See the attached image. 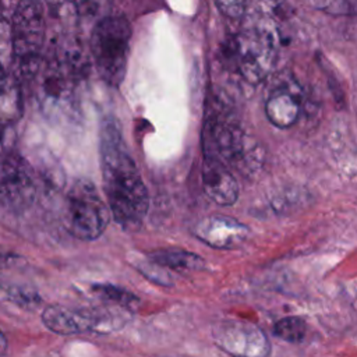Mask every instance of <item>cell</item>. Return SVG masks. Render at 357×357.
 <instances>
[{
	"label": "cell",
	"mask_w": 357,
	"mask_h": 357,
	"mask_svg": "<svg viewBox=\"0 0 357 357\" xmlns=\"http://www.w3.org/2000/svg\"><path fill=\"white\" fill-rule=\"evenodd\" d=\"M273 332L278 337L289 343H301L307 333V324L301 317L290 315L275 324Z\"/></svg>",
	"instance_id": "15"
},
{
	"label": "cell",
	"mask_w": 357,
	"mask_h": 357,
	"mask_svg": "<svg viewBox=\"0 0 357 357\" xmlns=\"http://www.w3.org/2000/svg\"><path fill=\"white\" fill-rule=\"evenodd\" d=\"M100 166L107 205L114 220L126 231L138 230L148 212V191L120 130L110 121L105 123L100 131Z\"/></svg>",
	"instance_id": "1"
},
{
	"label": "cell",
	"mask_w": 357,
	"mask_h": 357,
	"mask_svg": "<svg viewBox=\"0 0 357 357\" xmlns=\"http://www.w3.org/2000/svg\"><path fill=\"white\" fill-rule=\"evenodd\" d=\"M8 75H7V73H6V70H4V66H3V63L0 61V91L4 88V85L7 84V81H8Z\"/></svg>",
	"instance_id": "22"
},
{
	"label": "cell",
	"mask_w": 357,
	"mask_h": 357,
	"mask_svg": "<svg viewBox=\"0 0 357 357\" xmlns=\"http://www.w3.org/2000/svg\"><path fill=\"white\" fill-rule=\"evenodd\" d=\"M93 291L98 293L100 297L110 300L126 310L134 308L139 301L132 293L113 284H95Z\"/></svg>",
	"instance_id": "16"
},
{
	"label": "cell",
	"mask_w": 357,
	"mask_h": 357,
	"mask_svg": "<svg viewBox=\"0 0 357 357\" xmlns=\"http://www.w3.org/2000/svg\"><path fill=\"white\" fill-rule=\"evenodd\" d=\"M218 8L229 18H240L247 6V0H215Z\"/></svg>",
	"instance_id": "21"
},
{
	"label": "cell",
	"mask_w": 357,
	"mask_h": 357,
	"mask_svg": "<svg viewBox=\"0 0 357 357\" xmlns=\"http://www.w3.org/2000/svg\"><path fill=\"white\" fill-rule=\"evenodd\" d=\"M216 343L230 354L244 357H264L271 353V344L261 328L254 324L231 321L215 331Z\"/></svg>",
	"instance_id": "7"
},
{
	"label": "cell",
	"mask_w": 357,
	"mask_h": 357,
	"mask_svg": "<svg viewBox=\"0 0 357 357\" xmlns=\"http://www.w3.org/2000/svg\"><path fill=\"white\" fill-rule=\"evenodd\" d=\"M149 258L169 269L178 272L198 271L205 266V261L199 255L184 250H159L152 252Z\"/></svg>",
	"instance_id": "13"
},
{
	"label": "cell",
	"mask_w": 357,
	"mask_h": 357,
	"mask_svg": "<svg viewBox=\"0 0 357 357\" xmlns=\"http://www.w3.org/2000/svg\"><path fill=\"white\" fill-rule=\"evenodd\" d=\"M202 187L218 205H233L238 198V184L222 159L208 153L202 166Z\"/></svg>",
	"instance_id": "10"
},
{
	"label": "cell",
	"mask_w": 357,
	"mask_h": 357,
	"mask_svg": "<svg viewBox=\"0 0 357 357\" xmlns=\"http://www.w3.org/2000/svg\"><path fill=\"white\" fill-rule=\"evenodd\" d=\"M42 321L46 328L59 335H74L93 331V314L86 310L49 305L42 312Z\"/></svg>",
	"instance_id": "11"
},
{
	"label": "cell",
	"mask_w": 357,
	"mask_h": 357,
	"mask_svg": "<svg viewBox=\"0 0 357 357\" xmlns=\"http://www.w3.org/2000/svg\"><path fill=\"white\" fill-rule=\"evenodd\" d=\"M208 135L219 159L233 165L244 160L247 139L231 117L225 114L212 117L208 121Z\"/></svg>",
	"instance_id": "9"
},
{
	"label": "cell",
	"mask_w": 357,
	"mask_h": 357,
	"mask_svg": "<svg viewBox=\"0 0 357 357\" xmlns=\"http://www.w3.org/2000/svg\"><path fill=\"white\" fill-rule=\"evenodd\" d=\"M43 38L45 1L20 0L11 21V54L24 77L38 71Z\"/></svg>",
	"instance_id": "4"
},
{
	"label": "cell",
	"mask_w": 357,
	"mask_h": 357,
	"mask_svg": "<svg viewBox=\"0 0 357 357\" xmlns=\"http://www.w3.org/2000/svg\"><path fill=\"white\" fill-rule=\"evenodd\" d=\"M17 142L15 123L0 117V163L13 155Z\"/></svg>",
	"instance_id": "17"
},
{
	"label": "cell",
	"mask_w": 357,
	"mask_h": 357,
	"mask_svg": "<svg viewBox=\"0 0 357 357\" xmlns=\"http://www.w3.org/2000/svg\"><path fill=\"white\" fill-rule=\"evenodd\" d=\"M265 114L275 127L289 128L300 116V105L290 92L278 89L266 99Z\"/></svg>",
	"instance_id": "12"
},
{
	"label": "cell",
	"mask_w": 357,
	"mask_h": 357,
	"mask_svg": "<svg viewBox=\"0 0 357 357\" xmlns=\"http://www.w3.org/2000/svg\"><path fill=\"white\" fill-rule=\"evenodd\" d=\"M77 10L81 15L92 18L102 14L107 7L110 0H75Z\"/></svg>",
	"instance_id": "20"
},
{
	"label": "cell",
	"mask_w": 357,
	"mask_h": 357,
	"mask_svg": "<svg viewBox=\"0 0 357 357\" xmlns=\"http://www.w3.org/2000/svg\"><path fill=\"white\" fill-rule=\"evenodd\" d=\"M194 234L209 247L229 250L247 238L248 227L231 216L209 215L195 225Z\"/></svg>",
	"instance_id": "8"
},
{
	"label": "cell",
	"mask_w": 357,
	"mask_h": 357,
	"mask_svg": "<svg viewBox=\"0 0 357 357\" xmlns=\"http://www.w3.org/2000/svg\"><path fill=\"white\" fill-rule=\"evenodd\" d=\"M138 269H141V272L146 278H149L151 280H153V282H156L159 284H163V286H172V280H170L172 278H170L169 272L166 271L167 268L160 265L159 262L151 259L149 264L141 265Z\"/></svg>",
	"instance_id": "19"
},
{
	"label": "cell",
	"mask_w": 357,
	"mask_h": 357,
	"mask_svg": "<svg viewBox=\"0 0 357 357\" xmlns=\"http://www.w3.org/2000/svg\"><path fill=\"white\" fill-rule=\"evenodd\" d=\"M110 208L95 185L88 180H77L66 199V227L79 240L98 238L109 225Z\"/></svg>",
	"instance_id": "5"
},
{
	"label": "cell",
	"mask_w": 357,
	"mask_h": 357,
	"mask_svg": "<svg viewBox=\"0 0 357 357\" xmlns=\"http://www.w3.org/2000/svg\"><path fill=\"white\" fill-rule=\"evenodd\" d=\"M131 25L124 17H102L91 36V53L99 77L110 86H119L127 71Z\"/></svg>",
	"instance_id": "2"
},
{
	"label": "cell",
	"mask_w": 357,
	"mask_h": 357,
	"mask_svg": "<svg viewBox=\"0 0 357 357\" xmlns=\"http://www.w3.org/2000/svg\"><path fill=\"white\" fill-rule=\"evenodd\" d=\"M36 197L35 173L15 152L0 163V202L10 211L28 209Z\"/></svg>",
	"instance_id": "6"
},
{
	"label": "cell",
	"mask_w": 357,
	"mask_h": 357,
	"mask_svg": "<svg viewBox=\"0 0 357 357\" xmlns=\"http://www.w3.org/2000/svg\"><path fill=\"white\" fill-rule=\"evenodd\" d=\"M22 113V98L18 81L8 78L4 88L0 91V117L17 121Z\"/></svg>",
	"instance_id": "14"
},
{
	"label": "cell",
	"mask_w": 357,
	"mask_h": 357,
	"mask_svg": "<svg viewBox=\"0 0 357 357\" xmlns=\"http://www.w3.org/2000/svg\"><path fill=\"white\" fill-rule=\"evenodd\" d=\"M312 4L332 15L357 14V0H311Z\"/></svg>",
	"instance_id": "18"
},
{
	"label": "cell",
	"mask_w": 357,
	"mask_h": 357,
	"mask_svg": "<svg viewBox=\"0 0 357 357\" xmlns=\"http://www.w3.org/2000/svg\"><path fill=\"white\" fill-rule=\"evenodd\" d=\"M6 349H7V340L3 335V332L0 331V354H3L6 351Z\"/></svg>",
	"instance_id": "23"
},
{
	"label": "cell",
	"mask_w": 357,
	"mask_h": 357,
	"mask_svg": "<svg viewBox=\"0 0 357 357\" xmlns=\"http://www.w3.org/2000/svg\"><path fill=\"white\" fill-rule=\"evenodd\" d=\"M278 47L275 29L262 22L238 32L230 42L229 53L240 75L250 84H258L275 67Z\"/></svg>",
	"instance_id": "3"
}]
</instances>
